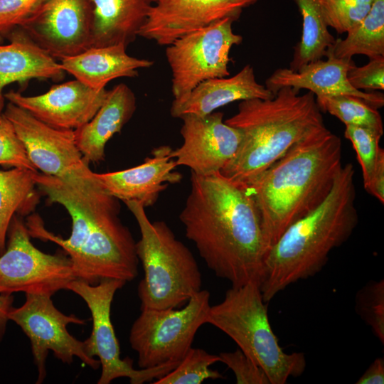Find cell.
Segmentation results:
<instances>
[{
	"label": "cell",
	"mask_w": 384,
	"mask_h": 384,
	"mask_svg": "<svg viewBox=\"0 0 384 384\" xmlns=\"http://www.w3.org/2000/svg\"><path fill=\"white\" fill-rule=\"evenodd\" d=\"M0 165L38 172L13 125L4 114L0 121Z\"/></svg>",
	"instance_id": "33"
},
{
	"label": "cell",
	"mask_w": 384,
	"mask_h": 384,
	"mask_svg": "<svg viewBox=\"0 0 384 384\" xmlns=\"http://www.w3.org/2000/svg\"><path fill=\"white\" fill-rule=\"evenodd\" d=\"M207 323L231 338L239 348L265 372L270 384H284L304 373L303 353H286L271 327L267 302L259 284L232 287L223 300L210 306Z\"/></svg>",
	"instance_id": "7"
},
{
	"label": "cell",
	"mask_w": 384,
	"mask_h": 384,
	"mask_svg": "<svg viewBox=\"0 0 384 384\" xmlns=\"http://www.w3.org/2000/svg\"><path fill=\"white\" fill-rule=\"evenodd\" d=\"M216 362H220L218 355L191 347L172 370L153 383L201 384L206 379L223 378L221 373L210 368Z\"/></svg>",
	"instance_id": "29"
},
{
	"label": "cell",
	"mask_w": 384,
	"mask_h": 384,
	"mask_svg": "<svg viewBox=\"0 0 384 384\" xmlns=\"http://www.w3.org/2000/svg\"><path fill=\"white\" fill-rule=\"evenodd\" d=\"M41 0H0V32L21 26Z\"/></svg>",
	"instance_id": "36"
},
{
	"label": "cell",
	"mask_w": 384,
	"mask_h": 384,
	"mask_svg": "<svg viewBox=\"0 0 384 384\" xmlns=\"http://www.w3.org/2000/svg\"><path fill=\"white\" fill-rule=\"evenodd\" d=\"M384 203V150L380 149L369 184L366 189Z\"/></svg>",
	"instance_id": "37"
},
{
	"label": "cell",
	"mask_w": 384,
	"mask_h": 384,
	"mask_svg": "<svg viewBox=\"0 0 384 384\" xmlns=\"http://www.w3.org/2000/svg\"><path fill=\"white\" fill-rule=\"evenodd\" d=\"M220 362L225 363L234 373L238 384H270L261 367L240 348L232 352H221Z\"/></svg>",
	"instance_id": "34"
},
{
	"label": "cell",
	"mask_w": 384,
	"mask_h": 384,
	"mask_svg": "<svg viewBox=\"0 0 384 384\" xmlns=\"http://www.w3.org/2000/svg\"><path fill=\"white\" fill-rule=\"evenodd\" d=\"M316 103L323 112L338 118L346 126L370 129L383 134V124L377 109L362 100L351 95L318 96Z\"/></svg>",
	"instance_id": "28"
},
{
	"label": "cell",
	"mask_w": 384,
	"mask_h": 384,
	"mask_svg": "<svg viewBox=\"0 0 384 384\" xmlns=\"http://www.w3.org/2000/svg\"><path fill=\"white\" fill-rule=\"evenodd\" d=\"M342 166L341 140L324 127L245 184L260 214L266 253L288 227L326 199Z\"/></svg>",
	"instance_id": "3"
},
{
	"label": "cell",
	"mask_w": 384,
	"mask_h": 384,
	"mask_svg": "<svg viewBox=\"0 0 384 384\" xmlns=\"http://www.w3.org/2000/svg\"><path fill=\"white\" fill-rule=\"evenodd\" d=\"M274 95L257 81L253 68L246 65L232 77L212 78L201 82L182 102H172L170 113L174 118L185 114L205 116L235 101L269 99Z\"/></svg>",
	"instance_id": "20"
},
{
	"label": "cell",
	"mask_w": 384,
	"mask_h": 384,
	"mask_svg": "<svg viewBox=\"0 0 384 384\" xmlns=\"http://www.w3.org/2000/svg\"><path fill=\"white\" fill-rule=\"evenodd\" d=\"M14 297L12 294H0V341L5 334L9 314L13 309Z\"/></svg>",
	"instance_id": "39"
},
{
	"label": "cell",
	"mask_w": 384,
	"mask_h": 384,
	"mask_svg": "<svg viewBox=\"0 0 384 384\" xmlns=\"http://www.w3.org/2000/svg\"><path fill=\"white\" fill-rule=\"evenodd\" d=\"M357 384L384 383V359L375 358L357 380Z\"/></svg>",
	"instance_id": "38"
},
{
	"label": "cell",
	"mask_w": 384,
	"mask_h": 384,
	"mask_svg": "<svg viewBox=\"0 0 384 384\" xmlns=\"http://www.w3.org/2000/svg\"><path fill=\"white\" fill-rule=\"evenodd\" d=\"M107 92L105 88L94 90L75 80L53 85L39 95L25 96L11 91L4 97L53 127L75 130L94 117Z\"/></svg>",
	"instance_id": "17"
},
{
	"label": "cell",
	"mask_w": 384,
	"mask_h": 384,
	"mask_svg": "<svg viewBox=\"0 0 384 384\" xmlns=\"http://www.w3.org/2000/svg\"><path fill=\"white\" fill-rule=\"evenodd\" d=\"M179 218L186 236L217 277L232 287L259 284L266 248L259 212L244 184L220 172H191Z\"/></svg>",
	"instance_id": "1"
},
{
	"label": "cell",
	"mask_w": 384,
	"mask_h": 384,
	"mask_svg": "<svg viewBox=\"0 0 384 384\" xmlns=\"http://www.w3.org/2000/svg\"><path fill=\"white\" fill-rule=\"evenodd\" d=\"M92 21L90 0H41L21 27L35 43L61 59L90 47Z\"/></svg>",
	"instance_id": "14"
},
{
	"label": "cell",
	"mask_w": 384,
	"mask_h": 384,
	"mask_svg": "<svg viewBox=\"0 0 384 384\" xmlns=\"http://www.w3.org/2000/svg\"><path fill=\"white\" fill-rule=\"evenodd\" d=\"M63 72L54 57L24 33L0 45V94L11 83L33 78L56 80Z\"/></svg>",
	"instance_id": "24"
},
{
	"label": "cell",
	"mask_w": 384,
	"mask_h": 384,
	"mask_svg": "<svg viewBox=\"0 0 384 384\" xmlns=\"http://www.w3.org/2000/svg\"><path fill=\"white\" fill-rule=\"evenodd\" d=\"M0 255V294L15 292L53 296L75 279L69 257L50 255L31 241L26 223L14 215Z\"/></svg>",
	"instance_id": "12"
},
{
	"label": "cell",
	"mask_w": 384,
	"mask_h": 384,
	"mask_svg": "<svg viewBox=\"0 0 384 384\" xmlns=\"http://www.w3.org/2000/svg\"><path fill=\"white\" fill-rule=\"evenodd\" d=\"M30 170H0V255L4 252L7 234L16 213L27 214L37 203L36 186Z\"/></svg>",
	"instance_id": "26"
},
{
	"label": "cell",
	"mask_w": 384,
	"mask_h": 384,
	"mask_svg": "<svg viewBox=\"0 0 384 384\" xmlns=\"http://www.w3.org/2000/svg\"><path fill=\"white\" fill-rule=\"evenodd\" d=\"M284 87L269 99L240 101L225 122L238 129L241 141L220 173L247 184L279 159L295 143L325 126L314 93Z\"/></svg>",
	"instance_id": "5"
},
{
	"label": "cell",
	"mask_w": 384,
	"mask_h": 384,
	"mask_svg": "<svg viewBox=\"0 0 384 384\" xmlns=\"http://www.w3.org/2000/svg\"><path fill=\"white\" fill-rule=\"evenodd\" d=\"M258 0H155L138 36L168 46L174 40L220 20L238 21Z\"/></svg>",
	"instance_id": "16"
},
{
	"label": "cell",
	"mask_w": 384,
	"mask_h": 384,
	"mask_svg": "<svg viewBox=\"0 0 384 384\" xmlns=\"http://www.w3.org/2000/svg\"><path fill=\"white\" fill-rule=\"evenodd\" d=\"M9 319L16 323L28 336L34 363L38 370L36 383L46 376V361L49 351L64 363L71 364L74 357L94 370L100 366L98 359L90 357L84 341L78 340L68 331L70 324H85V320L75 315H65L53 304L51 297L41 294H26L25 302L14 308Z\"/></svg>",
	"instance_id": "13"
},
{
	"label": "cell",
	"mask_w": 384,
	"mask_h": 384,
	"mask_svg": "<svg viewBox=\"0 0 384 384\" xmlns=\"http://www.w3.org/2000/svg\"><path fill=\"white\" fill-rule=\"evenodd\" d=\"M382 136L370 129L346 126L344 137L351 142L356 151L366 189L370 181L381 149L379 142Z\"/></svg>",
	"instance_id": "32"
},
{
	"label": "cell",
	"mask_w": 384,
	"mask_h": 384,
	"mask_svg": "<svg viewBox=\"0 0 384 384\" xmlns=\"http://www.w3.org/2000/svg\"><path fill=\"white\" fill-rule=\"evenodd\" d=\"M358 314L371 327L375 336L384 343V280L371 281L356 295Z\"/></svg>",
	"instance_id": "31"
},
{
	"label": "cell",
	"mask_w": 384,
	"mask_h": 384,
	"mask_svg": "<svg viewBox=\"0 0 384 384\" xmlns=\"http://www.w3.org/2000/svg\"><path fill=\"white\" fill-rule=\"evenodd\" d=\"M172 150L166 145L156 147L144 163L123 171L95 173V178L110 196L123 202L138 201L144 208L151 206L169 183L182 180V174L174 171L176 165L171 156Z\"/></svg>",
	"instance_id": "18"
},
{
	"label": "cell",
	"mask_w": 384,
	"mask_h": 384,
	"mask_svg": "<svg viewBox=\"0 0 384 384\" xmlns=\"http://www.w3.org/2000/svg\"><path fill=\"white\" fill-rule=\"evenodd\" d=\"M354 177L353 165L343 166L326 199L288 227L268 250L259 282L265 302L318 273L330 252L351 236L358 223Z\"/></svg>",
	"instance_id": "4"
},
{
	"label": "cell",
	"mask_w": 384,
	"mask_h": 384,
	"mask_svg": "<svg viewBox=\"0 0 384 384\" xmlns=\"http://www.w3.org/2000/svg\"><path fill=\"white\" fill-rule=\"evenodd\" d=\"M155 0H90V47L133 42L149 14Z\"/></svg>",
	"instance_id": "23"
},
{
	"label": "cell",
	"mask_w": 384,
	"mask_h": 384,
	"mask_svg": "<svg viewBox=\"0 0 384 384\" xmlns=\"http://www.w3.org/2000/svg\"><path fill=\"white\" fill-rule=\"evenodd\" d=\"M210 292L200 290L181 309H143L133 323L129 341L141 368L180 362L191 348L199 328L207 324Z\"/></svg>",
	"instance_id": "9"
},
{
	"label": "cell",
	"mask_w": 384,
	"mask_h": 384,
	"mask_svg": "<svg viewBox=\"0 0 384 384\" xmlns=\"http://www.w3.org/2000/svg\"><path fill=\"white\" fill-rule=\"evenodd\" d=\"M3 114L13 125L37 170L59 179L90 203H105L114 198L102 189L84 160L74 130L53 127L11 102Z\"/></svg>",
	"instance_id": "8"
},
{
	"label": "cell",
	"mask_w": 384,
	"mask_h": 384,
	"mask_svg": "<svg viewBox=\"0 0 384 384\" xmlns=\"http://www.w3.org/2000/svg\"><path fill=\"white\" fill-rule=\"evenodd\" d=\"M346 33L345 38L335 39L325 55L346 59L356 55L369 59L384 56V0H373L368 14Z\"/></svg>",
	"instance_id": "25"
},
{
	"label": "cell",
	"mask_w": 384,
	"mask_h": 384,
	"mask_svg": "<svg viewBox=\"0 0 384 384\" xmlns=\"http://www.w3.org/2000/svg\"><path fill=\"white\" fill-rule=\"evenodd\" d=\"M126 282L107 279L97 284L80 279L70 282L66 289L80 296L87 304L92 316V329L90 336L84 341L87 353L97 357L102 372L98 384H109L118 378H128L132 384H142L159 379L172 370L179 362L141 368H133L129 358L122 359L120 348L111 321V305L114 296Z\"/></svg>",
	"instance_id": "11"
},
{
	"label": "cell",
	"mask_w": 384,
	"mask_h": 384,
	"mask_svg": "<svg viewBox=\"0 0 384 384\" xmlns=\"http://www.w3.org/2000/svg\"><path fill=\"white\" fill-rule=\"evenodd\" d=\"M4 98L5 97L4 95H3V93H1L0 94V121L2 119L3 113H4L2 112V111L4 106Z\"/></svg>",
	"instance_id": "40"
},
{
	"label": "cell",
	"mask_w": 384,
	"mask_h": 384,
	"mask_svg": "<svg viewBox=\"0 0 384 384\" xmlns=\"http://www.w3.org/2000/svg\"><path fill=\"white\" fill-rule=\"evenodd\" d=\"M373 0H321L325 22L338 33H348L369 12Z\"/></svg>",
	"instance_id": "30"
},
{
	"label": "cell",
	"mask_w": 384,
	"mask_h": 384,
	"mask_svg": "<svg viewBox=\"0 0 384 384\" xmlns=\"http://www.w3.org/2000/svg\"><path fill=\"white\" fill-rule=\"evenodd\" d=\"M33 178L51 202L67 210L72 232L64 239L46 229L42 218L33 214L25 222L31 237L59 245L68 255L77 279L97 284L107 279L127 282L137 277L136 242L119 218L118 199L92 203L55 177L36 172Z\"/></svg>",
	"instance_id": "2"
},
{
	"label": "cell",
	"mask_w": 384,
	"mask_h": 384,
	"mask_svg": "<svg viewBox=\"0 0 384 384\" xmlns=\"http://www.w3.org/2000/svg\"><path fill=\"white\" fill-rule=\"evenodd\" d=\"M2 41L1 36L0 35V43Z\"/></svg>",
	"instance_id": "41"
},
{
	"label": "cell",
	"mask_w": 384,
	"mask_h": 384,
	"mask_svg": "<svg viewBox=\"0 0 384 384\" xmlns=\"http://www.w3.org/2000/svg\"><path fill=\"white\" fill-rule=\"evenodd\" d=\"M180 119L183 142L171 153L176 166H187L199 176L220 172L238 151L240 131L226 124L220 112L205 116L185 114Z\"/></svg>",
	"instance_id": "15"
},
{
	"label": "cell",
	"mask_w": 384,
	"mask_h": 384,
	"mask_svg": "<svg viewBox=\"0 0 384 384\" xmlns=\"http://www.w3.org/2000/svg\"><path fill=\"white\" fill-rule=\"evenodd\" d=\"M302 18L299 42L294 46L289 69L297 70L306 64L321 59L335 38L328 29L321 0H292Z\"/></svg>",
	"instance_id": "27"
},
{
	"label": "cell",
	"mask_w": 384,
	"mask_h": 384,
	"mask_svg": "<svg viewBox=\"0 0 384 384\" xmlns=\"http://www.w3.org/2000/svg\"><path fill=\"white\" fill-rule=\"evenodd\" d=\"M141 233L136 252L144 270L138 286L141 309L176 308L201 290L202 278L190 250L164 221L151 222L145 208L136 201L124 202Z\"/></svg>",
	"instance_id": "6"
},
{
	"label": "cell",
	"mask_w": 384,
	"mask_h": 384,
	"mask_svg": "<svg viewBox=\"0 0 384 384\" xmlns=\"http://www.w3.org/2000/svg\"><path fill=\"white\" fill-rule=\"evenodd\" d=\"M306 64L297 70L279 68L267 78L265 87L274 95L284 87L305 89L318 96L351 95L379 109L384 105L381 92H366L354 88L347 78L348 70L356 65L353 59L338 58L329 54Z\"/></svg>",
	"instance_id": "19"
},
{
	"label": "cell",
	"mask_w": 384,
	"mask_h": 384,
	"mask_svg": "<svg viewBox=\"0 0 384 384\" xmlns=\"http://www.w3.org/2000/svg\"><path fill=\"white\" fill-rule=\"evenodd\" d=\"M350 84L356 90H378L384 89V56L370 58L361 67L354 65L348 73Z\"/></svg>",
	"instance_id": "35"
},
{
	"label": "cell",
	"mask_w": 384,
	"mask_h": 384,
	"mask_svg": "<svg viewBox=\"0 0 384 384\" xmlns=\"http://www.w3.org/2000/svg\"><path fill=\"white\" fill-rule=\"evenodd\" d=\"M126 48L123 44L90 47L60 59V66L87 87L97 90L105 89L112 80L136 78L139 69L154 65L152 60L130 56Z\"/></svg>",
	"instance_id": "22"
},
{
	"label": "cell",
	"mask_w": 384,
	"mask_h": 384,
	"mask_svg": "<svg viewBox=\"0 0 384 384\" xmlns=\"http://www.w3.org/2000/svg\"><path fill=\"white\" fill-rule=\"evenodd\" d=\"M136 107V97L131 88L124 83L118 84L108 90L94 117L74 130L77 146L88 164L104 160L107 143L114 134L120 132Z\"/></svg>",
	"instance_id": "21"
},
{
	"label": "cell",
	"mask_w": 384,
	"mask_h": 384,
	"mask_svg": "<svg viewBox=\"0 0 384 384\" xmlns=\"http://www.w3.org/2000/svg\"><path fill=\"white\" fill-rule=\"evenodd\" d=\"M230 18L188 33L166 46L173 102H181L201 82L230 76V51L242 41Z\"/></svg>",
	"instance_id": "10"
}]
</instances>
